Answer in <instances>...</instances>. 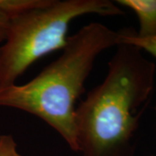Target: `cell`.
<instances>
[{
    "instance_id": "cell-3",
    "label": "cell",
    "mask_w": 156,
    "mask_h": 156,
    "mask_svg": "<svg viewBox=\"0 0 156 156\" xmlns=\"http://www.w3.org/2000/svg\"><path fill=\"white\" fill-rule=\"evenodd\" d=\"M88 14L103 17L125 12L109 0H54L50 5L10 19L0 46V89L16 84L34 62L67 44L74 19Z\"/></svg>"
},
{
    "instance_id": "cell-8",
    "label": "cell",
    "mask_w": 156,
    "mask_h": 156,
    "mask_svg": "<svg viewBox=\"0 0 156 156\" xmlns=\"http://www.w3.org/2000/svg\"><path fill=\"white\" fill-rule=\"evenodd\" d=\"M10 25V18L0 11V44L5 42Z\"/></svg>"
},
{
    "instance_id": "cell-9",
    "label": "cell",
    "mask_w": 156,
    "mask_h": 156,
    "mask_svg": "<svg viewBox=\"0 0 156 156\" xmlns=\"http://www.w3.org/2000/svg\"><path fill=\"white\" fill-rule=\"evenodd\" d=\"M150 156H155V155H150Z\"/></svg>"
},
{
    "instance_id": "cell-5",
    "label": "cell",
    "mask_w": 156,
    "mask_h": 156,
    "mask_svg": "<svg viewBox=\"0 0 156 156\" xmlns=\"http://www.w3.org/2000/svg\"><path fill=\"white\" fill-rule=\"evenodd\" d=\"M54 0H0V11L10 19L50 5Z\"/></svg>"
},
{
    "instance_id": "cell-4",
    "label": "cell",
    "mask_w": 156,
    "mask_h": 156,
    "mask_svg": "<svg viewBox=\"0 0 156 156\" xmlns=\"http://www.w3.org/2000/svg\"><path fill=\"white\" fill-rule=\"evenodd\" d=\"M117 5L129 9L138 18L136 35L147 38L156 37V0H117Z\"/></svg>"
},
{
    "instance_id": "cell-7",
    "label": "cell",
    "mask_w": 156,
    "mask_h": 156,
    "mask_svg": "<svg viewBox=\"0 0 156 156\" xmlns=\"http://www.w3.org/2000/svg\"><path fill=\"white\" fill-rule=\"evenodd\" d=\"M0 156H22L11 134H0Z\"/></svg>"
},
{
    "instance_id": "cell-10",
    "label": "cell",
    "mask_w": 156,
    "mask_h": 156,
    "mask_svg": "<svg viewBox=\"0 0 156 156\" xmlns=\"http://www.w3.org/2000/svg\"><path fill=\"white\" fill-rule=\"evenodd\" d=\"M155 111H156V108H155Z\"/></svg>"
},
{
    "instance_id": "cell-1",
    "label": "cell",
    "mask_w": 156,
    "mask_h": 156,
    "mask_svg": "<svg viewBox=\"0 0 156 156\" xmlns=\"http://www.w3.org/2000/svg\"><path fill=\"white\" fill-rule=\"evenodd\" d=\"M156 66L138 47L120 44L104 80L76 111L82 156H134L140 121L154 90Z\"/></svg>"
},
{
    "instance_id": "cell-6",
    "label": "cell",
    "mask_w": 156,
    "mask_h": 156,
    "mask_svg": "<svg viewBox=\"0 0 156 156\" xmlns=\"http://www.w3.org/2000/svg\"><path fill=\"white\" fill-rule=\"evenodd\" d=\"M118 31L120 34V44L134 45L156 58V37L147 38L139 37L136 35V30L131 28L122 29Z\"/></svg>"
},
{
    "instance_id": "cell-2",
    "label": "cell",
    "mask_w": 156,
    "mask_h": 156,
    "mask_svg": "<svg viewBox=\"0 0 156 156\" xmlns=\"http://www.w3.org/2000/svg\"><path fill=\"white\" fill-rule=\"evenodd\" d=\"M119 44V31L101 23H89L69 37L61 55L30 82L0 89V107L38 117L78 153L76 102L85 91L96 58Z\"/></svg>"
}]
</instances>
